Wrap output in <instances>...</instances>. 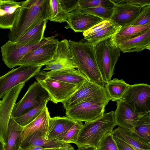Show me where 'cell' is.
<instances>
[{
    "label": "cell",
    "instance_id": "9a60e30c",
    "mask_svg": "<svg viewBox=\"0 0 150 150\" xmlns=\"http://www.w3.org/2000/svg\"><path fill=\"white\" fill-rule=\"evenodd\" d=\"M116 102L117 108L114 113L116 125L132 131L140 118L146 113L134 112L122 100Z\"/></svg>",
    "mask_w": 150,
    "mask_h": 150
},
{
    "label": "cell",
    "instance_id": "2e32d148",
    "mask_svg": "<svg viewBox=\"0 0 150 150\" xmlns=\"http://www.w3.org/2000/svg\"><path fill=\"white\" fill-rule=\"evenodd\" d=\"M38 75L47 78L76 86L78 88L88 81L83 74L75 69L48 71H40Z\"/></svg>",
    "mask_w": 150,
    "mask_h": 150
},
{
    "label": "cell",
    "instance_id": "52a82bcc",
    "mask_svg": "<svg viewBox=\"0 0 150 150\" xmlns=\"http://www.w3.org/2000/svg\"><path fill=\"white\" fill-rule=\"evenodd\" d=\"M47 99L50 100L46 91L38 82L35 81L29 87L21 100L14 104L11 116L13 118L20 117L37 107Z\"/></svg>",
    "mask_w": 150,
    "mask_h": 150
},
{
    "label": "cell",
    "instance_id": "7c38bea8",
    "mask_svg": "<svg viewBox=\"0 0 150 150\" xmlns=\"http://www.w3.org/2000/svg\"><path fill=\"white\" fill-rule=\"evenodd\" d=\"M45 65V67L42 70L43 71L77 68L69 47V41L65 39L58 42L52 58Z\"/></svg>",
    "mask_w": 150,
    "mask_h": 150
},
{
    "label": "cell",
    "instance_id": "f546056e",
    "mask_svg": "<svg viewBox=\"0 0 150 150\" xmlns=\"http://www.w3.org/2000/svg\"><path fill=\"white\" fill-rule=\"evenodd\" d=\"M131 131L150 143V112L141 117Z\"/></svg>",
    "mask_w": 150,
    "mask_h": 150
},
{
    "label": "cell",
    "instance_id": "4dcf8cb0",
    "mask_svg": "<svg viewBox=\"0 0 150 150\" xmlns=\"http://www.w3.org/2000/svg\"><path fill=\"white\" fill-rule=\"evenodd\" d=\"M49 100V99L46 100L37 107L30 110L20 117L13 118L18 124L24 127L33 121L40 114Z\"/></svg>",
    "mask_w": 150,
    "mask_h": 150
},
{
    "label": "cell",
    "instance_id": "30bf717a",
    "mask_svg": "<svg viewBox=\"0 0 150 150\" xmlns=\"http://www.w3.org/2000/svg\"><path fill=\"white\" fill-rule=\"evenodd\" d=\"M35 78L47 92L50 100L55 104L66 100L78 89L74 85L38 75Z\"/></svg>",
    "mask_w": 150,
    "mask_h": 150
},
{
    "label": "cell",
    "instance_id": "9c48e42d",
    "mask_svg": "<svg viewBox=\"0 0 150 150\" xmlns=\"http://www.w3.org/2000/svg\"><path fill=\"white\" fill-rule=\"evenodd\" d=\"M122 100L135 112H150V85L145 83L129 85Z\"/></svg>",
    "mask_w": 150,
    "mask_h": 150
},
{
    "label": "cell",
    "instance_id": "836d02e7",
    "mask_svg": "<svg viewBox=\"0 0 150 150\" xmlns=\"http://www.w3.org/2000/svg\"><path fill=\"white\" fill-rule=\"evenodd\" d=\"M79 7H82L102 6L113 8L115 4L111 0H79Z\"/></svg>",
    "mask_w": 150,
    "mask_h": 150
},
{
    "label": "cell",
    "instance_id": "7402d4cb",
    "mask_svg": "<svg viewBox=\"0 0 150 150\" xmlns=\"http://www.w3.org/2000/svg\"><path fill=\"white\" fill-rule=\"evenodd\" d=\"M112 134L126 142L135 150H150V143L129 130L118 126Z\"/></svg>",
    "mask_w": 150,
    "mask_h": 150
},
{
    "label": "cell",
    "instance_id": "d6986e66",
    "mask_svg": "<svg viewBox=\"0 0 150 150\" xmlns=\"http://www.w3.org/2000/svg\"><path fill=\"white\" fill-rule=\"evenodd\" d=\"M21 8V2L0 0V29L13 28Z\"/></svg>",
    "mask_w": 150,
    "mask_h": 150
},
{
    "label": "cell",
    "instance_id": "f6af8a7d",
    "mask_svg": "<svg viewBox=\"0 0 150 150\" xmlns=\"http://www.w3.org/2000/svg\"></svg>",
    "mask_w": 150,
    "mask_h": 150
},
{
    "label": "cell",
    "instance_id": "8d00e7d4",
    "mask_svg": "<svg viewBox=\"0 0 150 150\" xmlns=\"http://www.w3.org/2000/svg\"><path fill=\"white\" fill-rule=\"evenodd\" d=\"M114 23L110 20H103L87 30L83 32V35L84 38L89 36L111 25Z\"/></svg>",
    "mask_w": 150,
    "mask_h": 150
},
{
    "label": "cell",
    "instance_id": "5bb4252c",
    "mask_svg": "<svg viewBox=\"0 0 150 150\" xmlns=\"http://www.w3.org/2000/svg\"><path fill=\"white\" fill-rule=\"evenodd\" d=\"M59 42L58 40L54 42L46 44L31 52L20 61L19 65H45L52 58Z\"/></svg>",
    "mask_w": 150,
    "mask_h": 150
},
{
    "label": "cell",
    "instance_id": "d6a6232c",
    "mask_svg": "<svg viewBox=\"0 0 150 150\" xmlns=\"http://www.w3.org/2000/svg\"><path fill=\"white\" fill-rule=\"evenodd\" d=\"M83 124L82 122L76 121L74 124L65 135L62 142L65 144H75L77 141L79 132Z\"/></svg>",
    "mask_w": 150,
    "mask_h": 150
},
{
    "label": "cell",
    "instance_id": "277c9868",
    "mask_svg": "<svg viewBox=\"0 0 150 150\" xmlns=\"http://www.w3.org/2000/svg\"><path fill=\"white\" fill-rule=\"evenodd\" d=\"M95 59L105 83L111 80L120 50L113 41L112 37L94 46Z\"/></svg>",
    "mask_w": 150,
    "mask_h": 150
},
{
    "label": "cell",
    "instance_id": "484cf974",
    "mask_svg": "<svg viewBox=\"0 0 150 150\" xmlns=\"http://www.w3.org/2000/svg\"><path fill=\"white\" fill-rule=\"evenodd\" d=\"M129 85L122 79L115 78L105 83L104 87L110 100L117 101L122 100Z\"/></svg>",
    "mask_w": 150,
    "mask_h": 150
},
{
    "label": "cell",
    "instance_id": "d4e9b609",
    "mask_svg": "<svg viewBox=\"0 0 150 150\" xmlns=\"http://www.w3.org/2000/svg\"><path fill=\"white\" fill-rule=\"evenodd\" d=\"M23 127L18 124L11 116L7 131V141L4 150H18L22 143L21 133Z\"/></svg>",
    "mask_w": 150,
    "mask_h": 150
},
{
    "label": "cell",
    "instance_id": "83f0119b",
    "mask_svg": "<svg viewBox=\"0 0 150 150\" xmlns=\"http://www.w3.org/2000/svg\"><path fill=\"white\" fill-rule=\"evenodd\" d=\"M69 13L62 8L59 0H49L48 20L60 23L67 22Z\"/></svg>",
    "mask_w": 150,
    "mask_h": 150
},
{
    "label": "cell",
    "instance_id": "e0dca14e",
    "mask_svg": "<svg viewBox=\"0 0 150 150\" xmlns=\"http://www.w3.org/2000/svg\"><path fill=\"white\" fill-rule=\"evenodd\" d=\"M103 20L95 16L80 12L77 9L70 13L65 28L71 29L76 33L83 32Z\"/></svg>",
    "mask_w": 150,
    "mask_h": 150
},
{
    "label": "cell",
    "instance_id": "603a6c76",
    "mask_svg": "<svg viewBox=\"0 0 150 150\" xmlns=\"http://www.w3.org/2000/svg\"><path fill=\"white\" fill-rule=\"evenodd\" d=\"M68 144L62 142L47 139L38 131L35 132L22 142L20 148L28 149L35 147L45 148H57L63 146Z\"/></svg>",
    "mask_w": 150,
    "mask_h": 150
},
{
    "label": "cell",
    "instance_id": "d590c367",
    "mask_svg": "<svg viewBox=\"0 0 150 150\" xmlns=\"http://www.w3.org/2000/svg\"><path fill=\"white\" fill-rule=\"evenodd\" d=\"M97 150H118L112 134L105 137L100 143Z\"/></svg>",
    "mask_w": 150,
    "mask_h": 150
},
{
    "label": "cell",
    "instance_id": "60d3db41",
    "mask_svg": "<svg viewBox=\"0 0 150 150\" xmlns=\"http://www.w3.org/2000/svg\"><path fill=\"white\" fill-rule=\"evenodd\" d=\"M127 2L140 6L142 8L146 6H150L149 0H126Z\"/></svg>",
    "mask_w": 150,
    "mask_h": 150
},
{
    "label": "cell",
    "instance_id": "4fadbf2b",
    "mask_svg": "<svg viewBox=\"0 0 150 150\" xmlns=\"http://www.w3.org/2000/svg\"><path fill=\"white\" fill-rule=\"evenodd\" d=\"M115 4L110 20L122 28L130 25L141 11L142 7L124 0H112Z\"/></svg>",
    "mask_w": 150,
    "mask_h": 150
},
{
    "label": "cell",
    "instance_id": "ffe728a7",
    "mask_svg": "<svg viewBox=\"0 0 150 150\" xmlns=\"http://www.w3.org/2000/svg\"><path fill=\"white\" fill-rule=\"evenodd\" d=\"M46 106L40 114L33 121L23 127L21 133L22 142L35 132H40L45 138L49 127L50 118Z\"/></svg>",
    "mask_w": 150,
    "mask_h": 150
},
{
    "label": "cell",
    "instance_id": "ba28073f",
    "mask_svg": "<svg viewBox=\"0 0 150 150\" xmlns=\"http://www.w3.org/2000/svg\"><path fill=\"white\" fill-rule=\"evenodd\" d=\"M42 66L21 65L0 77V99L12 88L38 75Z\"/></svg>",
    "mask_w": 150,
    "mask_h": 150
},
{
    "label": "cell",
    "instance_id": "74e56055",
    "mask_svg": "<svg viewBox=\"0 0 150 150\" xmlns=\"http://www.w3.org/2000/svg\"><path fill=\"white\" fill-rule=\"evenodd\" d=\"M62 8L67 11L71 13L79 7V0H59Z\"/></svg>",
    "mask_w": 150,
    "mask_h": 150
},
{
    "label": "cell",
    "instance_id": "7a4b0ae2",
    "mask_svg": "<svg viewBox=\"0 0 150 150\" xmlns=\"http://www.w3.org/2000/svg\"><path fill=\"white\" fill-rule=\"evenodd\" d=\"M114 113L113 111L104 113L92 121L85 122L75 143L77 147H90L97 149L101 141L112 134L116 125Z\"/></svg>",
    "mask_w": 150,
    "mask_h": 150
},
{
    "label": "cell",
    "instance_id": "1f68e13d",
    "mask_svg": "<svg viewBox=\"0 0 150 150\" xmlns=\"http://www.w3.org/2000/svg\"><path fill=\"white\" fill-rule=\"evenodd\" d=\"M113 8L102 6L88 7H79L77 10L82 13L93 15L104 20H110L113 12Z\"/></svg>",
    "mask_w": 150,
    "mask_h": 150
},
{
    "label": "cell",
    "instance_id": "4316f807",
    "mask_svg": "<svg viewBox=\"0 0 150 150\" xmlns=\"http://www.w3.org/2000/svg\"><path fill=\"white\" fill-rule=\"evenodd\" d=\"M47 20H46L31 29L21 37L16 43L22 44L33 45L40 42L44 38V33Z\"/></svg>",
    "mask_w": 150,
    "mask_h": 150
},
{
    "label": "cell",
    "instance_id": "8992f818",
    "mask_svg": "<svg viewBox=\"0 0 150 150\" xmlns=\"http://www.w3.org/2000/svg\"><path fill=\"white\" fill-rule=\"evenodd\" d=\"M56 36L44 37L40 42L33 45L18 44L8 40L1 47L2 60L10 69L19 66L20 61L28 53L43 45L58 40L55 39Z\"/></svg>",
    "mask_w": 150,
    "mask_h": 150
},
{
    "label": "cell",
    "instance_id": "ac0fdd59",
    "mask_svg": "<svg viewBox=\"0 0 150 150\" xmlns=\"http://www.w3.org/2000/svg\"><path fill=\"white\" fill-rule=\"evenodd\" d=\"M76 122L67 116L50 117L49 128L45 138L62 142L66 134Z\"/></svg>",
    "mask_w": 150,
    "mask_h": 150
},
{
    "label": "cell",
    "instance_id": "44dd1931",
    "mask_svg": "<svg viewBox=\"0 0 150 150\" xmlns=\"http://www.w3.org/2000/svg\"><path fill=\"white\" fill-rule=\"evenodd\" d=\"M123 53L140 52L150 50V30L135 38L123 42L117 45Z\"/></svg>",
    "mask_w": 150,
    "mask_h": 150
},
{
    "label": "cell",
    "instance_id": "8fae6325",
    "mask_svg": "<svg viewBox=\"0 0 150 150\" xmlns=\"http://www.w3.org/2000/svg\"><path fill=\"white\" fill-rule=\"evenodd\" d=\"M100 97L108 98L104 87L88 81L62 103L66 110H68L85 100Z\"/></svg>",
    "mask_w": 150,
    "mask_h": 150
},
{
    "label": "cell",
    "instance_id": "3957f363",
    "mask_svg": "<svg viewBox=\"0 0 150 150\" xmlns=\"http://www.w3.org/2000/svg\"><path fill=\"white\" fill-rule=\"evenodd\" d=\"M73 61L77 70L89 81L103 87L104 83L95 58L94 46L87 41H69Z\"/></svg>",
    "mask_w": 150,
    "mask_h": 150
},
{
    "label": "cell",
    "instance_id": "6da1fadb",
    "mask_svg": "<svg viewBox=\"0 0 150 150\" xmlns=\"http://www.w3.org/2000/svg\"><path fill=\"white\" fill-rule=\"evenodd\" d=\"M21 8L12 29L9 40L16 42L28 31L47 20L49 16V0L21 1Z\"/></svg>",
    "mask_w": 150,
    "mask_h": 150
},
{
    "label": "cell",
    "instance_id": "ab89813d",
    "mask_svg": "<svg viewBox=\"0 0 150 150\" xmlns=\"http://www.w3.org/2000/svg\"><path fill=\"white\" fill-rule=\"evenodd\" d=\"M112 136L119 150H135L126 142L117 137Z\"/></svg>",
    "mask_w": 150,
    "mask_h": 150
},
{
    "label": "cell",
    "instance_id": "5b68a950",
    "mask_svg": "<svg viewBox=\"0 0 150 150\" xmlns=\"http://www.w3.org/2000/svg\"><path fill=\"white\" fill-rule=\"evenodd\" d=\"M110 99L97 97L88 99L66 110V116L76 121L88 122L102 115Z\"/></svg>",
    "mask_w": 150,
    "mask_h": 150
},
{
    "label": "cell",
    "instance_id": "e575fe53",
    "mask_svg": "<svg viewBox=\"0 0 150 150\" xmlns=\"http://www.w3.org/2000/svg\"><path fill=\"white\" fill-rule=\"evenodd\" d=\"M150 23V6L142 8L141 11L130 25L139 26Z\"/></svg>",
    "mask_w": 150,
    "mask_h": 150
},
{
    "label": "cell",
    "instance_id": "f35d334b",
    "mask_svg": "<svg viewBox=\"0 0 150 150\" xmlns=\"http://www.w3.org/2000/svg\"><path fill=\"white\" fill-rule=\"evenodd\" d=\"M74 148L70 144L57 148H45L41 147H35L28 149H22L20 147L18 150H74Z\"/></svg>",
    "mask_w": 150,
    "mask_h": 150
},
{
    "label": "cell",
    "instance_id": "b9f144b4",
    "mask_svg": "<svg viewBox=\"0 0 150 150\" xmlns=\"http://www.w3.org/2000/svg\"><path fill=\"white\" fill-rule=\"evenodd\" d=\"M74 150H97V149L90 147H78L77 149Z\"/></svg>",
    "mask_w": 150,
    "mask_h": 150
},
{
    "label": "cell",
    "instance_id": "7bdbcfd3",
    "mask_svg": "<svg viewBox=\"0 0 150 150\" xmlns=\"http://www.w3.org/2000/svg\"><path fill=\"white\" fill-rule=\"evenodd\" d=\"M0 150H4V146L0 142Z\"/></svg>",
    "mask_w": 150,
    "mask_h": 150
},
{
    "label": "cell",
    "instance_id": "ee69618b",
    "mask_svg": "<svg viewBox=\"0 0 150 150\" xmlns=\"http://www.w3.org/2000/svg\"><path fill=\"white\" fill-rule=\"evenodd\" d=\"M1 100H0V103H1Z\"/></svg>",
    "mask_w": 150,
    "mask_h": 150
},
{
    "label": "cell",
    "instance_id": "f1b7e54d",
    "mask_svg": "<svg viewBox=\"0 0 150 150\" xmlns=\"http://www.w3.org/2000/svg\"><path fill=\"white\" fill-rule=\"evenodd\" d=\"M121 28L114 23L96 33L84 38L94 46L100 42L113 36Z\"/></svg>",
    "mask_w": 150,
    "mask_h": 150
},
{
    "label": "cell",
    "instance_id": "cb8c5ba5",
    "mask_svg": "<svg viewBox=\"0 0 150 150\" xmlns=\"http://www.w3.org/2000/svg\"><path fill=\"white\" fill-rule=\"evenodd\" d=\"M149 30H150V23L139 26L129 25L121 28L112 37V39L117 46L123 42L135 38Z\"/></svg>",
    "mask_w": 150,
    "mask_h": 150
}]
</instances>
